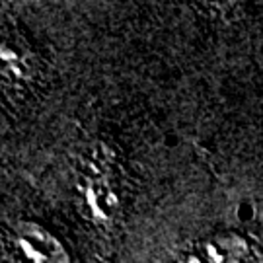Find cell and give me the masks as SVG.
Returning a JSON list of instances; mask_svg holds the SVG:
<instances>
[{
  "mask_svg": "<svg viewBox=\"0 0 263 263\" xmlns=\"http://www.w3.org/2000/svg\"><path fill=\"white\" fill-rule=\"evenodd\" d=\"M80 199L84 215L96 224H111L121 211L119 191L105 164H88L80 178Z\"/></svg>",
  "mask_w": 263,
  "mask_h": 263,
  "instance_id": "6da1fadb",
  "label": "cell"
},
{
  "mask_svg": "<svg viewBox=\"0 0 263 263\" xmlns=\"http://www.w3.org/2000/svg\"><path fill=\"white\" fill-rule=\"evenodd\" d=\"M250 246L236 232H218L189 244L174 263H248Z\"/></svg>",
  "mask_w": 263,
  "mask_h": 263,
  "instance_id": "7a4b0ae2",
  "label": "cell"
},
{
  "mask_svg": "<svg viewBox=\"0 0 263 263\" xmlns=\"http://www.w3.org/2000/svg\"><path fill=\"white\" fill-rule=\"evenodd\" d=\"M14 246L26 263H70V255L61 240L31 220L16 224Z\"/></svg>",
  "mask_w": 263,
  "mask_h": 263,
  "instance_id": "3957f363",
  "label": "cell"
}]
</instances>
